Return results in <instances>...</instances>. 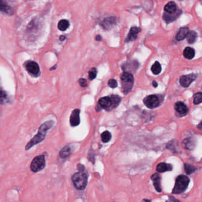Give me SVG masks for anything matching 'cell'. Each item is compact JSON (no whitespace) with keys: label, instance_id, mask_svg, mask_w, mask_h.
<instances>
[{"label":"cell","instance_id":"25","mask_svg":"<svg viewBox=\"0 0 202 202\" xmlns=\"http://www.w3.org/2000/svg\"><path fill=\"white\" fill-rule=\"evenodd\" d=\"M196 38H197V33L194 31H191L190 32H188L187 36V41L190 44L193 43L196 41Z\"/></svg>","mask_w":202,"mask_h":202},{"label":"cell","instance_id":"20","mask_svg":"<svg viewBox=\"0 0 202 202\" xmlns=\"http://www.w3.org/2000/svg\"><path fill=\"white\" fill-rule=\"evenodd\" d=\"M184 56L188 59H191L194 58L195 55L194 50L190 47H187L183 51Z\"/></svg>","mask_w":202,"mask_h":202},{"label":"cell","instance_id":"31","mask_svg":"<svg viewBox=\"0 0 202 202\" xmlns=\"http://www.w3.org/2000/svg\"><path fill=\"white\" fill-rule=\"evenodd\" d=\"M108 85L109 87H110L112 88H115L118 87V83H117L116 81L115 80H114V79H111L108 81Z\"/></svg>","mask_w":202,"mask_h":202},{"label":"cell","instance_id":"5","mask_svg":"<svg viewBox=\"0 0 202 202\" xmlns=\"http://www.w3.org/2000/svg\"><path fill=\"white\" fill-rule=\"evenodd\" d=\"M190 182L189 178L184 175L178 176L175 181V184L172 193L175 194H178L183 193L187 188Z\"/></svg>","mask_w":202,"mask_h":202},{"label":"cell","instance_id":"16","mask_svg":"<svg viewBox=\"0 0 202 202\" xmlns=\"http://www.w3.org/2000/svg\"><path fill=\"white\" fill-rule=\"evenodd\" d=\"M164 10L168 14H174L177 11V5L174 2H169L165 6Z\"/></svg>","mask_w":202,"mask_h":202},{"label":"cell","instance_id":"27","mask_svg":"<svg viewBox=\"0 0 202 202\" xmlns=\"http://www.w3.org/2000/svg\"><path fill=\"white\" fill-rule=\"evenodd\" d=\"M193 103L198 104L202 103V93H197L193 96Z\"/></svg>","mask_w":202,"mask_h":202},{"label":"cell","instance_id":"21","mask_svg":"<svg viewBox=\"0 0 202 202\" xmlns=\"http://www.w3.org/2000/svg\"><path fill=\"white\" fill-rule=\"evenodd\" d=\"M173 14H164L163 15V19L164 20V21L167 23H171V22H173V21L175 20V19L180 16V13H179V12H177V13L175 14V15L174 16H172Z\"/></svg>","mask_w":202,"mask_h":202},{"label":"cell","instance_id":"6","mask_svg":"<svg viewBox=\"0 0 202 202\" xmlns=\"http://www.w3.org/2000/svg\"><path fill=\"white\" fill-rule=\"evenodd\" d=\"M46 166V159L44 155H41L36 156L31 162L30 169L34 172H37L43 169Z\"/></svg>","mask_w":202,"mask_h":202},{"label":"cell","instance_id":"28","mask_svg":"<svg viewBox=\"0 0 202 202\" xmlns=\"http://www.w3.org/2000/svg\"><path fill=\"white\" fill-rule=\"evenodd\" d=\"M8 98L7 94L6 91L0 90V103L3 104Z\"/></svg>","mask_w":202,"mask_h":202},{"label":"cell","instance_id":"33","mask_svg":"<svg viewBox=\"0 0 202 202\" xmlns=\"http://www.w3.org/2000/svg\"><path fill=\"white\" fill-rule=\"evenodd\" d=\"M101 39H102V37L100 35H97L95 38V40L97 41H101Z\"/></svg>","mask_w":202,"mask_h":202},{"label":"cell","instance_id":"34","mask_svg":"<svg viewBox=\"0 0 202 202\" xmlns=\"http://www.w3.org/2000/svg\"><path fill=\"white\" fill-rule=\"evenodd\" d=\"M152 85L154 86V87L156 88V87L158 86V84H157V83L156 81H154L152 82Z\"/></svg>","mask_w":202,"mask_h":202},{"label":"cell","instance_id":"26","mask_svg":"<svg viewBox=\"0 0 202 202\" xmlns=\"http://www.w3.org/2000/svg\"><path fill=\"white\" fill-rule=\"evenodd\" d=\"M101 138L103 142H108L111 139V134L108 131H105L101 134Z\"/></svg>","mask_w":202,"mask_h":202},{"label":"cell","instance_id":"36","mask_svg":"<svg viewBox=\"0 0 202 202\" xmlns=\"http://www.w3.org/2000/svg\"><path fill=\"white\" fill-rule=\"evenodd\" d=\"M201 126H202V123H201Z\"/></svg>","mask_w":202,"mask_h":202},{"label":"cell","instance_id":"24","mask_svg":"<svg viewBox=\"0 0 202 202\" xmlns=\"http://www.w3.org/2000/svg\"><path fill=\"white\" fill-rule=\"evenodd\" d=\"M151 71H152V73L155 75H158L161 72V67L160 64L158 61H156L152 65V66L151 67Z\"/></svg>","mask_w":202,"mask_h":202},{"label":"cell","instance_id":"29","mask_svg":"<svg viewBox=\"0 0 202 202\" xmlns=\"http://www.w3.org/2000/svg\"><path fill=\"white\" fill-rule=\"evenodd\" d=\"M184 169H185V171L187 174H191V173H193V172L195 171V170L196 169V168L195 167H194L193 166L187 164H184Z\"/></svg>","mask_w":202,"mask_h":202},{"label":"cell","instance_id":"8","mask_svg":"<svg viewBox=\"0 0 202 202\" xmlns=\"http://www.w3.org/2000/svg\"><path fill=\"white\" fill-rule=\"evenodd\" d=\"M118 19L115 17H109L104 19L101 22V26L105 30H110L117 23Z\"/></svg>","mask_w":202,"mask_h":202},{"label":"cell","instance_id":"9","mask_svg":"<svg viewBox=\"0 0 202 202\" xmlns=\"http://www.w3.org/2000/svg\"><path fill=\"white\" fill-rule=\"evenodd\" d=\"M27 71L34 76H37L40 73V68L37 63L35 61H30L26 65Z\"/></svg>","mask_w":202,"mask_h":202},{"label":"cell","instance_id":"13","mask_svg":"<svg viewBox=\"0 0 202 202\" xmlns=\"http://www.w3.org/2000/svg\"><path fill=\"white\" fill-rule=\"evenodd\" d=\"M70 123L73 127L80 124V110L79 109H75L72 111L70 117Z\"/></svg>","mask_w":202,"mask_h":202},{"label":"cell","instance_id":"32","mask_svg":"<svg viewBox=\"0 0 202 202\" xmlns=\"http://www.w3.org/2000/svg\"><path fill=\"white\" fill-rule=\"evenodd\" d=\"M79 83L81 87H86L88 85L87 81L85 79H83V78H81L79 80Z\"/></svg>","mask_w":202,"mask_h":202},{"label":"cell","instance_id":"35","mask_svg":"<svg viewBox=\"0 0 202 202\" xmlns=\"http://www.w3.org/2000/svg\"><path fill=\"white\" fill-rule=\"evenodd\" d=\"M65 36H60V41H64L65 39Z\"/></svg>","mask_w":202,"mask_h":202},{"label":"cell","instance_id":"22","mask_svg":"<svg viewBox=\"0 0 202 202\" xmlns=\"http://www.w3.org/2000/svg\"><path fill=\"white\" fill-rule=\"evenodd\" d=\"M71 153V149L69 146H66L63 147L60 151V156L62 158H68Z\"/></svg>","mask_w":202,"mask_h":202},{"label":"cell","instance_id":"30","mask_svg":"<svg viewBox=\"0 0 202 202\" xmlns=\"http://www.w3.org/2000/svg\"><path fill=\"white\" fill-rule=\"evenodd\" d=\"M97 75V70L95 68H92L89 71V78L91 80H94Z\"/></svg>","mask_w":202,"mask_h":202},{"label":"cell","instance_id":"11","mask_svg":"<svg viewBox=\"0 0 202 202\" xmlns=\"http://www.w3.org/2000/svg\"><path fill=\"white\" fill-rule=\"evenodd\" d=\"M0 12L9 15L14 13L13 9L9 4L6 0H0Z\"/></svg>","mask_w":202,"mask_h":202},{"label":"cell","instance_id":"7","mask_svg":"<svg viewBox=\"0 0 202 202\" xmlns=\"http://www.w3.org/2000/svg\"><path fill=\"white\" fill-rule=\"evenodd\" d=\"M143 101L144 104L150 109L156 108L160 105V100L155 95H150L146 97Z\"/></svg>","mask_w":202,"mask_h":202},{"label":"cell","instance_id":"15","mask_svg":"<svg viewBox=\"0 0 202 202\" xmlns=\"http://www.w3.org/2000/svg\"><path fill=\"white\" fill-rule=\"evenodd\" d=\"M152 181H153L154 183V186L155 188V190L158 192H161V184H160V181H161V178L159 174H155L152 175L151 177Z\"/></svg>","mask_w":202,"mask_h":202},{"label":"cell","instance_id":"10","mask_svg":"<svg viewBox=\"0 0 202 202\" xmlns=\"http://www.w3.org/2000/svg\"><path fill=\"white\" fill-rule=\"evenodd\" d=\"M197 78V75L191 74L189 75H183L180 78V83L184 87H188L191 83Z\"/></svg>","mask_w":202,"mask_h":202},{"label":"cell","instance_id":"17","mask_svg":"<svg viewBox=\"0 0 202 202\" xmlns=\"http://www.w3.org/2000/svg\"><path fill=\"white\" fill-rule=\"evenodd\" d=\"M183 147L187 149H193L195 146V141L192 138H187L185 139L183 142Z\"/></svg>","mask_w":202,"mask_h":202},{"label":"cell","instance_id":"18","mask_svg":"<svg viewBox=\"0 0 202 202\" xmlns=\"http://www.w3.org/2000/svg\"><path fill=\"white\" fill-rule=\"evenodd\" d=\"M189 32V29L188 28H182L180 29L178 34L176 36V39L177 41H182L185 39Z\"/></svg>","mask_w":202,"mask_h":202},{"label":"cell","instance_id":"2","mask_svg":"<svg viewBox=\"0 0 202 202\" xmlns=\"http://www.w3.org/2000/svg\"><path fill=\"white\" fill-rule=\"evenodd\" d=\"M121 98L117 95L104 97L99 99L98 104L102 109L110 111L116 108L121 103Z\"/></svg>","mask_w":202,"mask_h":202},{"label":"cell","instance_id":"14","mask_svg":"<svg viewBox=\"0 0 202 202\" xmlns=\"http://www.w3.org/2000/svg\"><path fill=\"white\" fill-rule=\"evenodd\" d=\"M175 110L181 114H185L188 112L187 107L182 102H177L174 106Z\"/></svg>","mask_w":202,"mask_h":202},{"label":"cell","instance_id":"19","mask_svg":"<svg viewBox=\"0 0 202 202\" xmlns=\"http://www.w3.org/2000/svg\"><path fill=\"white\" fill-rule=\"evenodd\" d=\"M172 166L166 163H160L157 166V171L159 172H164L167 171L172 170Z\"/></svg>","mask_w":202,"mask_h":202},{"label":"cell","instance_id":"4","mask_svg":"<svg viewBox=\"0 0 202 202\" xmlns=\"http://www.w3.org/2000/svg\"><path fill=\"white\" fill-rule=\"evenodd\" d=\"M122 92L124 94H128L132 89L134 79L133 75L128 72H124L121 76Z\"/></svg>","mask_w":202,"mask_h":202},{"label":"cell","instance_id":"12","mask_svg":"<svg viewBox=\"0 0 202 202\" xmlns=\"http://www.w3.org/2000/svg\"><path fill=\"white\" fill-rule=\"evenodd\" d=\"M139 32H140V28H137V27L131 28L128 33L127 37L126 38L125 40V42L127 43V42H132L136 40Z\"/></svg>","mask_w":202,"mask_h":202},{"label":"cell","instance_id":"23","mask_svg":"<svg viewBox=\"0 0 202 202\" xmlns=\"http://www.w3.org/2000/svg\"><path fill=\"white\" fill-rule=\"evenodd\" d=\"M69 26V22L67 20H62L58 23V29L61 31H65Z\"/></svg>","mask_w":202,"mask_h":202},{"label":"cell","instance_id":"3","mask_svg":"<svg viewBox=\"0 0 202 202\" xmlns=\"http://www.w3.org/2000/svg\"><path fill=\"white\" fill-rule=\"evenodd\" d=\"M84 170H79L72 176V181L75 187L79 190H84L88 183L87 174L83 172Z\"/></svg>","mask_w":202,"mask_h":202},{"label":"cell","instance_id":"1","mask_svg":"<svg viewBox=\"0 0 202 202\" xmlns=\"http://www.w3.org/2000/svg\"><path fill=\"white\" fill-rule=\"evenodd\" d=\"M54 125V122L52 120L47 121L43 123L39 127L38 133L26 144V151L29 150L35 145L42 142L46 138L47 131L50 129Z\"/></svg>","mask_w":202,"mask_h":202}]
</instances>
